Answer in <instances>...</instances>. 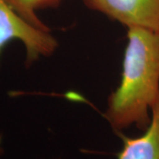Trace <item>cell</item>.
<instances>
[{"label": "cell", "instance_id": "1", "mask_svg": "<svg viewBox=\"0 0 159 159\" xmlns=\"http://www.w3.org/2000/svg\"><path fill=\"white\" fill-rule=\"evenodd\" d=\"M120 83L107 99L104 117L115 133L135 125L145 131L159 97V34L127 29Z\"/></svg>", "mask_w": 159, "mask_h": 159}, {"label": "cell", "instance_id": "2", "mask_svg": "<svg viewBox=\"0 0 159 159\" xmlns=\"http://www.w3.org/2000/svg\"><path fill=\"white\" fill-rule=\"evenodd\" d=\"M13 40L21 42L25 46L27 67L41 57L53 55L58 46L51 31L36 29L20 17L6 0H0V66L4 50Z\"/></svg>", "mask_w": 159, "mask_h": 159}, {"label": "cell", "instance_id": "3", "mask_svg": "<svg viewBox=\"0 0 159 159\" xmlns=\"http://www.w3.org/2000/svg\"><path fill=\"white\" fill-rule=\"evenodd\" d=\"M89 9L101 12L127 29L159 34V0H82Z\"/></svg>", "mask_w": 159, "mask_h": 159}, {"label": "cell", "instance_id": "4", "mask_svg": "<svg viewBox=\"0 0 159 159\" xmlns=\"http://www.w3.org/2000/svg\"><path fill=\"white\" fill-rule=\"evenodd\" d=\"M116 134L122 140L118 159H159V97L151 110V122L141 136L129 137L122 132Z\"/></svg>", "mask_w": 159, "mask_h": 159}, {"label": "cell", "instance_id": "5", "mask_svg": "<svg viewBox=\"0 0 159 159\" xmlns=\"http://www.w3.org/2000/svg\"><path fill=\"white\" fill-rule=\"evenodd\" d=\"M18 14L36 29L51 31L38 17L37 11L48 8H57L63 0H6Z\"/></svg>", "mask_w": 159, "mask_h": 159}, {"label": "cell", "instance_id": "6", "mask_svg": "<svg viewBox=\"0 0 159 159\" xmlns=\"http://www.w3.org/2000/svg\"><path fill=\"white\" fill-rule=\"evenodd\" d=\"M4 152H5V149L3 147V136L0 134V157L4 154Z\"/></svg>", "mask_w": 159, "mask_h": 159}, {"label": "cell", "instance_id": "7", "mask_svg": "<svg viewBox=\"0 0 159 159\" xmlns=\"http://www.w3.org/2000/svg\"><path fill=\"white\" fill-rule=\"evenodd\" d=\"M52 159H56V158H52Z\"/></svg>", "mask_w": 159, "mask_h": 159}]
</instances>
